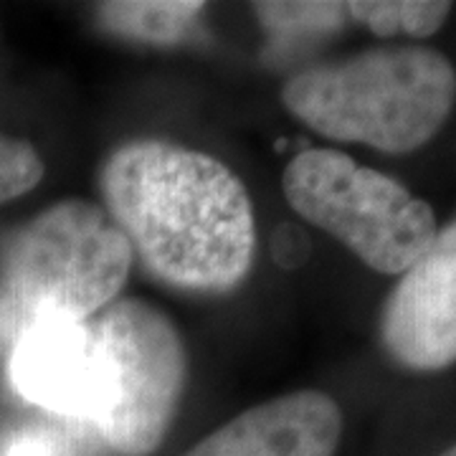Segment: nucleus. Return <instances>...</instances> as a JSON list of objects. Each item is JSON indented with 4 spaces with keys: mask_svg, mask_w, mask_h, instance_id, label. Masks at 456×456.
<instances>
[{
    "mask_svg": "<svg viewBox=\"0 0 456 456\" xmlns=\"http://www.w3.org/2000/svg\"><path fill=\"white\" fill-rule=\"evenodd\" d=\"M20 398L56 416L94 421L104 398V360L92 322L49 320L26 327L8 360Z\"/></svg>",
    "mask_w": 456,
    "mask_h": 456,
    "instance_id": "nucleus-7",
    "label": "nucleus"
},
{
    "mask_svg": "<svg viewBox=\"0 0 456 456\" xmlns=\"http://www.w3.org/2000/svg\"><path fill=\"white\" fill-rule=\"evenodd\" d=\"M206 11V3L188 0H127L99 3L94 16L102 28L142 44L170 46L188 38L196 18Z\"/></svg>",
    "mask_w": 456,
    "mask_h": 456,
    "instance_id": "nucleus-9",
    "label": "nucleus"
},
{
    "mask_svg": "<svg viewBox=\"0 0 456 456\" xmlns=\"http://www.w3.org/2000/svg\"><path fill=\"white\" fill-rule=\"evenodd\" d=\"M350 20L370 28L375 36L406 33L426 38L436 33L452 13L446 0H355L347 3Z\"/></svg>",
    "mask_w": 456,
    "mask_h": 456,
    "instance_id": "nucleus-10",
    "label": "nucleus"
},
{
    "mask_svg": "<svg viewBox=\"0 0 456 456\" xmlns=\"http://www.w3.org/2000/svg\"><path fill=\"white\" fill-rule=\"evenodd\" d=\"M281 102L327 140L403 155L424 147L449 119L456 71L436 49L380 46L297 71Z\"/></svg>",
    "mask_w": 456,
    "mask_h": 456,
    "instance_id": "nucleus-2",
    "label": "nucleus"
},
{
    "mask_svg": "<svg viewBox=\"0 0 456 456\" xmlns=\"http://www.w3.org/2000/svg\"><path fill=\"white\" fill-rule=\"evenodd\" d=\"M3 456H66L61 441L46 431H23L13 436Z\"/></svg>",
    "mask_w": 456,
    "mask_h": 456,
    "instance_id": "nucleus-13",
    "label": "nucleus"
},
{
    "mask_svg": "<svg viewBox=\"0 0 456 456\" xmlns=\"http://www.w3.org/2000/svg\"><path fill=\"white\" fill-rule=\"evenodd\" d=\"M281 188L294 213L380 274H403L436 236V216L426 200L338 150L297 152Z\"/></svg>",
    "mask_w": 456,
    "mask_h": 456,
    "instance_id": "nucleus-4",
    "label": "nucleus"
},
{
    "mask_svg": "<svg viewBox=\"0 0 456 456\" xmlns=\"http://www.w3.org/2000/svg\"><path fill=\"white\" fill-rule=\"evenodd\" d=\"M439 456H456V444L452 446V449H446V452H444V454H439Z\"/></svg>",
    "mask_w": 456,
    "mask_h": 456,
    "instance_id": "nucleus-14",
    "label": "nucleus"
},
{
    "mask_svg": "<svg viewBox=\"0 0 456 456\" xmlns=\"http://www.w3.org/2000/svg\"><path fill=\"white\" fill-rule=\"evenodd\" d=\"M340 439L338 401L294 391L239 413L183 456H335Z\"/></svg>",
    "mask_w": 456,
    "mask_h": 456,
    "instance_id": "nucleus-8",
    "label": "nucleus"
},
{
    "mask_svg": "<svg viewBox=\"0 0 456 456\" xmlns=\"http://www.w3.org/2000/svg\"><path fill=\"white\" fill-rule=\"evenodd\" d=\"M380 340L411 370L428 373L456 362V218L436 231L388 294Z\"/></svg>",
    "mask_w": 456,
    "mask_h": 456,
    "instance_id": "nucleus-6",
    "label": "nucleus"
},
{
    "mask_svg": "<svg viewBox=\"0 0 456 456\" xmlns=\"http://www.w3.org/2000/svg\"><path fill=\"white\" fill-rule=\"evenodd\" d=\"M44 173L46 165L28 140L0 132V206L31 193Z\"/></svg>",
    "mask_w": 456,
    "mask_h": 456,
    "instance_id": "nucleus-12",
    "label": "nucleus"
},
{
    "mask_svg": "<svg viewBox=\"0 0 456 456\" xmlns=\"http://www.w3.org/2000/svg\"><path fill=\"white\" fill-rule=\"evenodd\" d=\"M251 8L266 33L284 44L325 38L350 20L347 3H254Z\"/></svg>",
    "mask_w": 456,
    "mask_h": 456,
    "instance_id": "nucleus-11",
    "label": "nucleus"
},
{
    "mask_svg": "<svg viewBox=\"0 0 456 456\" xmlns=\"http://www.w3.org/2000/svg\"><path fill=\"white\" fill-rule=\"evenodd\" d=\"M104 360V398L97 426L104 444L122 456H150L175 421L188 350L175 322L137 297L112 302L92 322Z\"/></svg>",
    "mask_w": 456,
    "mask_h": 456,
    "instance_id": "nucleus-5",
    "label": "nucleus"
},
{
    "mask_svg": "<svg viewBox=\"0 0 456 456\" xmlns=\"http://www.w3.org/2000/svg\"><path fill=\"white\" fill-rule=\"evenodd\" d=\"M127 236L102 206L66 198L33 216L0 256V307L16 327L89 322L122 294L132 272Z\"/></svg>",
    "mask_w": 456,
    "mask_h": 456,
    "instance_id": "nucleus-3",
    "label": "nucleus"
},
{
    "mask_svg": "<svg viewBox=\"0 0 456 456\" xmlns=\"http://www.w3.org/2000/svg\"><path fill=\"white\" fill-rule=\"evenodd\" d=\"M102 208L160 284L196 294L241 287L256 259L244 180L203 150L140 137L99 167Z\"/></svg>",
    "mask_w": 456,
    "mask_h": 456,
    "instance_id": "nucleus-1",
    "label": "nucleus"
}]
</instances>
